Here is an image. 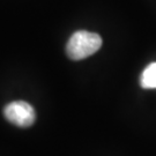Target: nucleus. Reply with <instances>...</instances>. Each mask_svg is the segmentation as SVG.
<instances>
[{"instance_id": "obj_3", "label": "nucleus", "mask_w": 156, "mask_h": 156, "mask_svg": "<svg viewBox=\"0 0 156 156\" xmlns=\"http://www.w3.org/2000/svg\"><path fill=\"white\" fill-rule=\"evenodd\" d=\"M140 84L144 89H156V62H151L144 69Z\"/></svg>"}, {"instance_id": "obj_2", "label": "nucleus", "mask_w": 156, "mask_h": 156, "mask_svg": "<svg viewBox=\"0 0 156 156\" xmlns=\"http://www.w3.org/2000/svg\"><path fill=\"white\" fill-rule=\"evenodd\" d=\"M4 117L17 127H30L36 120V111L26 101H13L4 108Z\"/></svg>"}, {"instance_id": "obj_1", "label": "nucleus", "mask_w": 156, "mask_h": 156, "mask_svg": "<svg viewBox=\"0 0 156 156\" xmlns=\"http://www.w3.org/2000/svg\"><path fill=\"white\" fill-rule=\"evenodd\" d=\"M102 46V37L88 30H78L66 44V55L71 60H82L93 56Z\"/></svg>"}]
</instances>
